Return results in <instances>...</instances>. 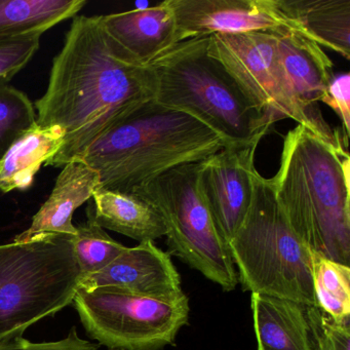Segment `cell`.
Returning a JSON list of instances; mask_svg holds the SVG:
<instances>
[{"mask_svg": "<svg viewBox=\"0 0 350 350\" xmlns=\"http://www.w3.org/2000/svg\"><path fill=\"white\" fill-rule=\"evenodd\" d=\"M155 79L102 25L101 16H77L54 58L48 89L34 103L38 126L64 130L62 148L46 167L79 161L111 124L154 99Z\"/></svg>", "mask_w": 350, "mask_h": 350, "instance_id": "6da1fadb", "label": "cell"}, {"mask_svg": "<svg viewBox=\"0 0 350 350\" xmlns=\"http://www.w3.org/2000/svg\"><path fill=\"white\" fill-rule=\"evenodd\" d=\"M293 230L311 252L350 264V161L297 124L284 137L280 167L270 179Z\"/></svg>", "mask_w": 350, "mask_h": 350, "instance_id": "7a4b0ae2", "label": "cell"}, {"mask_svg": "<svg viewBox=\"0 0 350 350\" xmlns=\"http://www.w3.org/2000/svg\"><path fill=\"white\" fill-rule=\"evenodd\" d=\"M224 147L202 122L153 99L104 131L79 161L97 171L101 189L133 194L165 172Z\"/></svg>", "mask_w": 350, "mask_h": 350, "instance_id": "3957f363", "label": "cell"}, {"mask_svg": "<svg viewBox=\"0 0 350 350\" xmlns=\"http://www.w3.org/2000/svg\"><path fill=\"white\" fill-rule=\"evenodd\" d=\"M210 38L177 42L147 65L154 75V100L202 122L225 147L258 146L274 124L210 55Z\"/></svg>", "mask_w": 350, "mask_h": 350, "instance_id": "277c9868", "label": "cell"}, {"mask_svg": "<svg viewBox=\"0 0 350 350\" xmlns=\"http://www.w3.org/2000/svg\"><path fill=\"white\" fill-rule=\"evenodd\" d=\"M228 247L245 292L317 306L311 251L293 230L271 181L258 171L247 216Z\"/></svg>", "mask_w": 350, "mask_h": 350, "instance_id": "5b68a950", "label": "cell"}, {"mask_svg": "<svg viewBox=\"0 0 350 350\" xmlns=\"http://www.w3.org/2000/svg\"><path fill=\"white\" fill-rule=\"evenodd\" d=\"M81 280L73 235L0 245V342L71 304Z\"/></svg>", "mask_w": 350, "mask_h": 350, "instance_id": "8992f818", "label": "cell"}, {"mask_svg": "<svg viewBox=\"0 0 350 350\" xmlns=\"http://www.w3.org/2000/svg\"><path fill=\"white\" fill-rule=\"evenodd\" d=\"M202 161L178 165L138 188L143 198L161 215L167 253L231 292L239 284L226 239L211 214L200 188Z\"/></svg>", "mask_w": 350, "mask_h": 350, "instance_id": "52a82bcc", "label": "cell"}, {"mask_svg": "<svg viewBox=\"0 0 350 350\" xmlns=\"http://www.w3.org/2000/svg\"><path fill=\"white\" fill-rule=\"evenodd\" d=\"M73 305L88 335L109 350H161L189 321L185 293L145 296L114 288H79Z\"/></svg>", "mask_w": 350, "mask_h": 350, "instance_id": "ba28073f", "label": "cell"}, {"mask_svg": "<svg viewBox=\"0 0 350 350\" xmlns=\"http://www.w3.org/2000/svg\"><path fill=\"white\" fill-rule=\"evenodd\" d=\"M208 53L274 124L295 120L327 144L347 150L343 133L332 128L323 116L309 113L293 95L280 67L273 31L211 36Z\"/></svg>", "mask_w": 350, "mask_h": 350, "instance_id": "9c48e42d", "label": "cell"}, {"mask_svg": "<svg viewBox=\"0 0 350 350\" xmlns=\"http://www.w3.org/2000/svg\"><path fill=\"white\" fill-rule=\"evenodd\" d=\"M169 3L178 42L200 36L295 29L276 0H169Z\"/></svg>", "mask_w": 350, "mask_h": 350, "instance_id": "30bf717a", "label": "cell"}, {"mask_svg": "<svg viewBox=\"0 0 350 350\" xmlns=\"http://www.w3.org/2000/svg\"><path fill=\"white\" fill-rule=\"evenodd\" d=\"M257 147H224L202 161L200 188L227 243L239 230L251 204Z\"/></svg>", "mask_w": 350, "mask_h": 350, "instance_id": "8fae6325", "label": "cell"}, {"mask_svg": "<svg viewBox=\"0 0 350 350\" xmlns=\"http://www.w3.org/2000/svg\"><path fill=\"white\" fill-rule=\"evenodd\" d=\"M79 288H114L154 297L177 296L183 293L181 276L171 255L153 241L126 247L101 271L81 278Z\"/></svg>", "mask_w": 350, "mask_h": 350, "instance_id": "7c38bea8", "label": "cell"}, {"mask_svg": "<svg viewBox=\"0 0 350 350\" xmlns=\"http://www.w3.org/2000/svg\"><path fill=\"white\" fill-rule=\"evenodd\" d=\"M280 67L298 103L309 113L321 116L319 103L334 77L333 62L321 46L298 30L273 31Z\"/></svg>", "mask_w": 350, "mask_h": 350, "instance_id": "4fadbf2b", "label": "cell"}, {"mask_svg": "<svg viewBox=\"0 0 350 350\" xmlns=\"http://www.w3.org/2000/svg\"><path fill=\"white\" fill-rule=\"evenodd\" d=\"M101 21L118 46L143 66L150 64L178 42L169 0L145 9L101 16Z\"/></svg>", "mask_w": 350, "mask_h": 350, "instance_id": "5bb4252c", "label": "cell"}, {"mask_svg": "<svg viewBox=\"0 0 350 350\" xmlns=\"http://www.w3.org/2000/svg\"><path fill=\"white\" fill-rule=\"evenodd\" d=\"M99 187V174L93 167L81 161L67 163L57 178L50 198L34 215L29 228L14 241H28L46 235H75L73 214L93 198Z\"/></svg>", "mask_w": 350, "mask_h": 350, "instance_id": "9a60e30c", "label": "cell"}, {"mask_svg": "<svg viewBox=\"0 0 350 350\" xmlns=\"http://www.w3.org/2000/svg\"><path fill=\"white\" fill-rule=\"evenodd\" d=\"M251 308L258 350H314L306 305L251 294Z\"/></svg>", "mask_w": 350, "mask_h": 350, "instance_id": "2e32d148", "label": "cell"}, {"mask_svg": "<svg viewBox=\"0 0 350 350\" xmlns=\"http://www.w3.org/2000/svg\"><path fill=\"white\" fill-rule=\"evenodd\" d=\"M295 29L350 59V0H276Z\"/></svg>", "mask_w": 350, "mask_h": 350, "instance_id": "e0dca14e", "label": "cell"}, {"mask_svg": "<svg viewBox=\"0 0 350 350\" xmlns=\"http://www.w3.org/2000/svg\"><path fill=\"white\" fill-rule=\"evenodd\" d=\"M65 132L61 126H36L28 131L0 159V192L26 191L36 174L62 148Z\"/></svg>", "mask_w": 350, "mask_h": 350, "instance_id": "ac0fdd59", "label": "cell"}, {"mask_svg": "<svg viewBox=\"0 0 350 350\" xmlns=\"http://www.w3.org/2000/svg\"><path fill=\"white\" fill-rule=\"evenodd\" d=\"M96 221L104 229L140 243L165 235L163 219L149 202L135 194L98 188L93 194Z\"/></svg>", "mask_w": 350, "mask_h": 350, "instance_id": "d6986e66", "label": "cell"}, {"mask_svg": "<svg viewBox=\"0 0 350 350\" xmlns=\"http://www.w3.org/2000/svg\"><path fill=\"white\" fill-rule=\"evenodd\" d=\"M85 5V0H0V42L42 36Z\"/></svg>", "mask_w": 350, "mask_h": 350, "instance_id": "ffe728a7", "label": "cell"}, {"mask_svg": "<svg viewBox=\"0 0 350 350\" xmlns=\"http://www.w3.org/2000/svg\"><path fill=\"white\" fill-rule=\"evenodd\" d=\"M317 306L337 323H350V266L311 252Z\"/></svg>", "mask_w": 350, "mask_h": 350, "instance_id": "44dd1931", "label": "cell"}, {"mask_svg": "<svg viewBox=\"0 0 350 350\" xmlns=\"http://www.w3.org/2000/svg\"><path fill=\"white\" fill-rule=\"evenodd\" d=\"M87 218L85 223L77 226V233L73 235V252L81 278L101 271L126 247L114 241L98 224L92 204L88 206Z\"/></svg>", "mask_w": 350, "mask_h": 350, "instance_id": "7402d4cb", "label": "cell"}, {"mask_svg": "<svg viewBox=\"0 0 350 350\" xmlns=\"http://www.w3.org/2000/svg\"><path fill=\"white\" fill-rule=\"evenodd\" d=\"M36 107L27 95L10 83H0V159L38 124Z\"/></svg>", "mask_w": 350, "mask_h": 350, "instance_id": "603a6c76", "label": "cell"}, {"mask_svg": "<svg viewBox=\"0 0 350 350\" xmlns=\"http://www.w3.org/2000/svg\"><path fill=\"white\" fill-rule=\"evenodd\" d=\"M314 350H350V323H337L317 306H306Z\"/></svg>", "mask_w": 350, "mask_h": 350, "instance_id": "cb8c5ba5", "label": "cell"}, {"mask_svg": "<svg viewBox=\"0 0 350 350\" xmlns=\"http://www.w3.org/2000/svg\"><path fill=\"white\" fill-rule=\"evenodd\" d=\"M40 36L0 42V83H8L27 66L40 46Z\"/></svg>", "mask_w": 350, "mask_h": 350, "instance_id": "d4e9b609", "label": "cell"}, {"mask_svg": "<svg viewBox=\"0 0 350 350\" xmlns=\"http://www.w3.org/2000/svg\"><path fill=\"white\" fill-rule=\"evenodd\" d=\"M321 103L329 106L342 122V132L349 139L350 132V75L348 72L334 75L327 95Z\"/></svg>", "mask_w": 350, "mask_h": 350, "instance_id": "484cf974", "label": "cell"}, {"mask_svg": "<svg viewBox=\"0 0 350 350\" xmlns=\"http://www.w3.org/2000/svg\"><path fill=\"white\" fill-rule=\"evenodd\" d=\"M98 344L79 337L75 327L70 329L66 338L59 341L34 343L20 336L0 342V350H98Z\"/></svg>", "mask_w": 350, "mask_h": 350, "instance_id": "4316f807", "label": "cell"}]
</instances>
